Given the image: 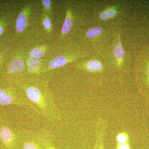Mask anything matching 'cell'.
Returning <instances> with one entry per match:
<instances>
[{"mask_svg": "<svg viewBox=\"0 0 149 149\" xmlns=\"http://www.w3.org/2000/svg\"><path fill=\"white\" fill-rule=\"evenodd\" d=\"M23 88L27 98L36 107L40 115L51 121L60 119L59 110L47 90L33 85H26Z\"/></svg>", "mask_w": 149, "mask_h": 149, "instance_id": "obj_1", "label": "cell"}, {"mask_svg": "<svg viewBox=\"0 0 149 149\" xmlns=\"http://www.w3.org/2000/svg\"><path fill=\"white\" fill-rule=\"evenodd\" d=\"M10 104L27 107L40 114L36 107L28 100L25 94L14 95L3 89H0V105L5 106Z\"/></svg>", "mask_w": 149, "mask_h": 149, "instance_id": "obj_2", "label": "cell"}, {"mask_svg": "<svg viewBox=\"0 0 149 149\" xmlns=\"http://www.w3.org/2000/svg\"><path fill=\"white\" fill-rule=\"evenodd\" d=\"M0 139L6 148L11 149L16 145L17 137L9 127L4 125L0 129Z\"/></svg>", "mask_w": 149, "mask_h": 149, "instance_id": "obj_3", "label": "cell"}, {"mask_svg": "<svg viewBox=\"0 0 149 149\" xmlns=\"http://www.w3.org/2000/svg\"><path fill=\"white\" fill-rule=\"evenodd\" d=\"M108 123L105 119L99 118L96 125V137L95 143L93 149H105L104 146V137Z\"/></svg>", "mask_w": 149, "mask_h": 149, "instance_id": "obj_4", "label": "cell"}, {"mask_svg": "<svg viewBox=\"0 0 149 149\" xmlns=\"http://www.w3.org/2000/svg\"><path fill=\"white\" fill-rule=\"evenodd\" d=\"M20 135L23 140L22 149H44L37 134L23 132Z\"/></svg>", "mask_w": 149, "mask_h": 149, "instance_id": "obj_5", "label": "cell"}, {"mask_svg": "<svg viewBox=\"0 0 149 149\" xmlns=\"http://www.w3.org/2000/svg\"><path fill=\"white\" fill-rule=\"evenodd\" d=\"M30 12V8L29 6H25L19 15L15 23V28L17 32H23L26 28Z\"/></svg>", "mask_w": 149, "mask_h": 149, "instance_id": "obj_6", "label": "cell"}, {"mask_svg": "<svg viewBox=\"0 0 149 149\" xmlns=\"http://www.w3.org/2000/svg\"><path fill=\"white\" fill-rule=\"evenodd\" d=\"M77 57L74 56H58L51 61L49 63V68L50 69H53L61 67L74 60Z\"/></svg>", "mask_w": 149, "mask_h": 149, "instance_id": "obj_7", "label": "cell"}, {"mask_svg": "<svg viewBox=\"0 0 149 149\" xmlns=\"http://www.w3.org/2000/svg\"><path fill=\"white\" fill-rule=\"evenodd\" d=\"M44 149H56L51 143L49 136L46 131H40L37 134Z\"/></svg>", "mask_w": 149, "mask_h": 149, "instance_id": "obj_8", "label": "cell"}, {"mask_svg": "<svg viewBox=\"0 0 149 149\" xmlns=\"http://www.w3.org/2000/svg\"><path fill=\"white\" fill-rule=\"evenodd\" d=\"M120 37H118V41L115 45L113 49V55L119 66H120L124 56V50L120 42Z\"/></svg>", "mask_w": 149, "mask_h": 149, "instance_id": "obj_9", "label": "cell"}, {"mask_svg": "<svg viewBox=\"0 0 149 149\" xmlns=\"http://www.w3.org/2000/svg\"><path fill=\"white\" fill-rule=\"evenodd\" d=\"M72 25L73 24L71 10L70 9L68 8L66 10L65 19L61 29L62 35H65L68 34L72 29Z\"/></svg>", "mask_w": 149, "mask_h": 149, "instance_id": "obj_10", "label": "cell"}, {"mask_svg": "<svg viewBox=\"0 0 149 149\" xmlns=\"http://www.w3.org/2000/svg\"><path fill=\"white\" fill-rule=\"evenodd\" d=\"M41 63L40 58L29 56L27 60V67L29 72L36 73L39 70Z\"/></svg>", "mask_w": 149, "mask_h": 149, "instance_id": "obj_11", "label": "cell"}, {"mask_svg": "<svg viewBox=\"0 0 149 149\" xmlns=\"http://www.w3.org/2000/svg\"><path fill=\"white\" fill-rule=\"evenodd\" d=\"M24 61L21 59H16L11 63L8 68L9 72L11 73L20 72L24 70Z\"/></svg>", "mask_w": 149, "mask_h": 149, "instance_id": "obj_12", "label": "cell"}, {"mask_svg": "<svg viewBox=\"0 0 149 149\" xmlns=\"http://www.w3.org/2000/svg\"><path fill=\"white\" fill-rule=\"evenodd\" d=\"M85 68L89 71L94 72L101 71L102 70V63L98 61L95 60L90 61L86 63Z\"/></svg>", "mask_w": 149, "mask_h": 149, "instance_id": "obj_13", "label": "cell"}, {"mask_svg": "<svg viewBox=\"0 0 149 149\" xmlns=\"http://www.w3.org/2000/svg\"><path fill=\"white\" fill-rule=\"evenodd\" d=\"M117 14L116 8L113 7L105 10L100 15V18L102 20H107L114 17Z\"/></svg>", "mask_w": 149, "mask_h": 149, "instance_id": "obj_14", "label": "cell"}, {"mask_svg": "<svg viewBox=\"0 0 149 149\" xmlns=\"http://www.w3.org/2000/svg\"><path fill=\"white\" fill-rule=\"evenodd\" d=\"M46 50V47L44 46L35 48L29 52V55L33 57L40 58L45 55Z\"/></svg>", "mask_w": 149, "mask_h": 149, "instance_id": "obj_15", "label": "cell"}, {"mask_svg": "<svg viewBox=\"0 0 149 149\" xmlns=\"http://www.w3.org/2000/svg\"><path fill=\"white\" fill-rule=\"evenodd\" d=\"M102 29L101 27H94L88 29L86 33V35L88 38H95L101 35L102 33Z\"/></svg>", "mask_w": 149, "mask_h": 149, "instance_id": "obj_16", "label": "cell"}, {"mask_svg": "<svg viewBox=\"0 0 149 149\" xmlns=\"http://www.w3.org/2000/svg\"><path fill=\"white\" fill-rule=\"evenodd\" d=\"M117 144H125L129 143V136L125 132H120L116 137Z\"/></svg>", "mask_w": 149, "mask_h": 149, "instance_id": "obj_17", "label": "cell"}, {"mask_svg": "<svg viewBox=\"0 0 149 149\" xmlns=\"http://www.w3.org/2000/svg\"><path fill=\"white\" fill-rule=\"evenodd\" d=\"M145 84L147 88H149V58L148 59L146 69L145 70Z\"/></svg>", "mask_w": 149, "mask_h": 149, "instance_id": "obj_18", "label": "cell"}, {"mask_svg": "<svg viewBox=\"0 0 149 149\" xmlns=\"http://www.w3.org/2000/svg\"><path fill=\"white\" fill-rule=\"evenodd\" d=\"M43 24L47 31H50L52 29V22L48 16H45L43 18Z\"/></svg>", "mask_w": 149, "mask_h": 149, "instance_id": "obj_19", "label": "cell"}, {"mask_svg": "<svg viewBox=\"0 0 149 149\" xmlns=\"http://www.w3.org/2000/svg\"><path fill=\"white\" fill-rule=\"evenodd\" d=\"M116 149H130L129 143L125 144H117Z\"/></svg>", "mask_w": 149, "mask_h": 149, "instance_id": "obj_20", "label": "cell"}, {"mask_svg": "<svg viewBox=\"0 0 149 149\" xmlns=\"http://www.w3.org/2000/svg\"><path fill=\"white\" fill-rule=\"evenodd\" d=\"M42 3L44 8L47 10H49L51 7V1L49 0H43L42 1Z\"/></svg>", "mask_w": 149, "mask_h": 149, "instance_id": "obj_21", "label": "cell"}, {"mask_svg": "<svg viewBox=\"0 0 149 149\" xmlns=\"http://www.w3.org/2000/svg\"><path fill=\"white\" fill-rule=\"evenodd\" d=\"M3 32V27L0 26V35H1Z\"/></svg>", "mask_w": 149, "mask_h": 149, "instance_id": "obj_22", "label": "cell"}]
</instances>
